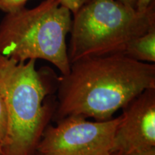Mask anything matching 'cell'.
Masks as SVG:
<instances>
[{"label":"cell","mask_w":155,"mask_h":155,"mask_svg":"<svg viewBox=\"0 0 155 155\" xmlns=\"http://www.w3.org/2000/svg\"><path fill=\"white\" fill-rule=\"evenodd\" d=\"M0 155H4L3 146L2 144H0Z\"/></svg>","instance_id":"cell-14"},{"label":"cell","mask_w":155,"mask_h":155,"mask_svg":"<svg viewBox=\"0 0 155 155\" xmlns=\"http://www.w3.org/2000/svg\"><path fill=\"white\" fill-rule=\"evenodd\" d=\"M33 155H40V154H39V153H38V152H35V154H34Z\"/></svg>","instance_id":"cell-16"},{"label":"cell","mask_w":155,"mask_h":155,"mask_svg":"<svg viewBox=\"0 0 155 155\" xmlns=\"http://www.w3.org/2000/svg\"><path fill=\"white\" fill-rule=\"evenodd\" d=\"M155 147V88L145 90L123 108L111 154L127 155Z\"/></svg>","instance_id":"cell-6"},{"label":"cell","mask_w":155,"mask_h":155,"mask_svg":"<svg viewBox=\"0 0 155 155\" xmlns=\"http://www.w3.org/2000/svg\"><path fill=\"white\" fill-rule=\"evenodd\" d=\"M89 1L91 0H59L61 5L68 9L73 14L76 12L81 7L88 3Z\"/></svg>","instance_id":"cell-10"},{"label":"cell","mask_w":155,"mask_h":155,"mask_svg":"<svg viewBox=\"0 0 155 155\" xmlns=\"http://www.w3.org/2000/svg\"><path fill=\"white\" fill-rule=\"evenodd\" d=\"M28 0H0V10L6 14L15 12L24 8Z\"/></svg>","instance_id":"cell-9"},{"label":"cell","mask_w":155,"mask_h":155,"mask_svg":"<svg viewBox=\"0 0 155 155\" xmlns=\"http://www.w3.org/2000/svg\"><path fill=\"white\" fill-rule=\"evenodd\" d=\"M71 22V11L59 0H45L32 9L7 14L0 23V54L17 62L45 60L66 75Z\"/></svg>","instance_id":"cell-3"},{"label":"cell","mask_w":155,"mask_h":155,"mask_svg":"<svg viewBox=\"0 0 155 155\" xmlns=\"http://www.w3.org/2000/svg\"><path fill=\"white\" fill-rule=\"evenodd\" d=\"M127 155H155V147L137 150L135 151V152L129 153Z\"/></svg>","instance_id":"cell-12"},{"label":"cell","mask_w":155,"mask_h":155,"mask_svg":"<svg viewBox=\"0 0 155 155\" xmlns=\"http://www.w3.org/2000/svg\"><path fill=\"white\" fill-rule=\"evenodd\" d=\"M121 2L125 4V5L130 6L131 7L136 9V5H137V0H119Z\"/></svg>","instance_id":"cell-13"},{"label":"cell","mask_w":155,"mask_h":155,"mask_svg":"<svg viewBox=\"0 0 155 155\" xmlns=\"http://www.w3.org/2000/svg\"><path fill=\"white\" fill-rule=\"evenodd\" d=\"M155 0H137L136 9L139 12H143L148 8Z\"/></svg>","instance_id":"cell-11"},{"label":"cell","mask_w":155,"mask_h":155,"mask_svg":"<svg viewBox=\"0 0 155 155\" xmlns=\"http://www.w3.org/2000/svg\"><path fill=\"white\" fill-rule=\"evenodd\" d=\"M121 116L106 121H88L69 116L45 129L36 152L40 155H111Z\"/></svg>","instance_id":"cell-5"},{"label":"cell","mask_w":155,"mask_h":155,"mask_svg":"<svg viewBox=\"0 0 155 155\" xmlns=\"http://www.w3.org/2000/svg\"><path fill=\"white\" fill-rule=\"evenodd\" d=\"M111 155H121V154H119V153H113V154H111Z\"/></svg>","instance_id":"cell-15"},{"label":"cell","mask_w":155,"mask_h":155,"mask_svg":"<svg viewBox=\"0 0 155 155\" xmlns=\"http://www.w3.org/2000/svg\"><path fill=\"white\" fill-rule=\"evenodd\" d=\"M123 54L135 61L155 63V28L128 44Z\"/></svg>","instance_id":"cell-7"},{"label":"cell","mask_w":155,"mask_h":155,"mask_svg":"<svg viewBox=\"0 0 155 155\" xmlns=\"http://www.w3.org/2000/svg\"><path fill=\"white\" fill-rule=\"evenodd\" d=\"M155 88V64L123 53L86 58L71 63L58 78V119L69 116L106 121L145 90Z\"/></svg>","instance_id":"cell-1"},{"label":"cell","mask_w":155,"mask_h":155,"mask_svg":"<svg viewBox=\"0 0 155 155\" xmlns=\"http://www.w3.org/2000/svg\"><path fill=\"white\" fill-rule=\"evenodd\" d=\"M9 127L8 113L4 96L0 91V144L3 146Z\"/></svg>","instance_id":"cell-8"},{"label":"cell","mask_w":155,"mask_h":155,"mask_svg":"<svg viewBox=\"0 0 155 155\" xmlns=\"http://www.w3.org/2000/svg\"><path fill=\"white\" fill-rule=\"evenodd\" d=\"M35 61L17 62L0 54V91L5 98L9 127L4 155H33L56 106Z\"/></svg>","instance_id":"cell-2"},{"label":"cell","mask_w":155,"mask_h":155,"mask_svg":"<svg viewBox=\"0 0 155 155\" xmlns=\"http://www.w3.org/2000/svg\"><path fill=\"white\" fill-rule=\"evenodd\" d=\"M155 28V4L139 12L119 0H91L73 14L70 63L123 53L128 44Z\"/></svg>","instance_id":"cell-4"}]
</instances>
